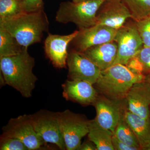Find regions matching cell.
Masks as SVG:
<instances>
[{"instance_id":"cell-14","label":"cell","mask_w":150,"mask_h":150,"mask_svg":"<svg viewBox=\"0 0 150 150\" xmlns=\"http://www.w3.org/2000/svg\"><path fill=\"white\" fill-rule=\"evenodd\" d=\"M124 101L131 112L145 119H150V83L146 81L134 84Z\"/></svg>"},{"instance_id":"cell-20","label":"cell","mask_w":150,"mask_h":150,"mask_svg":"<svg viewBox=\"0 0 150 150\" xmlns=\"http://www.w3.org/2000/svg\"><path fill=\"white\" fill-rule=\"evenodd\" d=\"M113 134L120 141L142 150L136 135L124 118L123 109Z\"/></svg>"},{"instance_id":"cell-6","label":"cell","mask_w":150,"mask_h":150,"mask_svg":"<svg viewBox=\"0 0 150 150\" xmlns=\"http://www.w3.org/2000/svg\"><path fill=\"white\" fill-rule=\"evenodd\" d=\"M114 41L117 43L118 52L113 64L126 65L144 46L134 21L126 22L117 30Z\"/></svg>"},{"instance_id":"cell-3","label":"cell","mask_w":150,"mask_h":150,"mask_svg":"<svg viewBox=\"0 0 150 150\" xmlns=\"http://www.w3.org/2000/svg\"><path fill=\"white\" fill-rule=\"evenodd\" d=\"M145 79V75L135 74L126 65L116 64L101 71L93 86L98 93L122 101L134 84Z\"/></svg>"},{"instance_id":"cell-30","label":"cell","mask_w":150,"mask_h":150,"mask_svg":"<svg viewBox=\"0 0 150 150\" xmlns=\"http://www.w3.org/2000/svg\"><path fill=\"white\" fill-rule=\"evenodd\" d=\"M145 80L150 83V72L145 76Z\"/></svg>"},{"instance_id":"cell-5","label":"cell","mask_w":150,"mask_h":150,"mask_svg":"<svg viewBox=\"0 0 150 150\" xmlns=\"http://www.w3.org/2000/svg\"><path fill=\"white\" fill-rule=\"evenodd\" d=\"M57 115L66 150H78L82 139L88 134L89 120L69 110L57 112Z\"/></svg>"},{"instance_id":"cell-22","label":"cell","mask_w":150,"mask_h":150,"mask_svg":"<svg viewBox=\"0 0 150 150\" xmlns=\"http://www.w3.org/2000/svg\"><path fill=\"white\" fill-rule=\"evenodd\" d=\"M25 0H0V21L4 20L25 11Z\"/></svg>"},{"instance_id":"cell-15","label":"cell","mask_w":150,"mask_h":150,"mask_svg":"<svg viewBox=\"0 0 150 150\" xmlns=\"http://www.w3.org/2000/svg\"><path fill=\"white\" fill-rule=\"evenodd\" d=\"M62 87L66 100L85 106L93 105L99 94L93 84L85 81L67 80Z\"/></svg>"},{"instance_id":"cell-2","label":"cell","mask_w":150,"mask_h":150,"mask_svg":"<svg viewBox=\"0 0 150 150\" xmlns=\"http://www.w3.org/2000/svg\"><path fill=\"white\" fill-rule=\"evenodd\" d=\"M49 23L43 9L24 12L4 20L0 21V26L13 36L23 47L41 41L44 33L48 31Z\"/></svg>"},{"instance_id":"cell-19","label":"cell","mask_w":150,"mask_h":150,"mask_svg":"<svg viewBox=\"0 0 150 150\" xmlns=\"http://www.w3.org/2000/svg\"><path fill=\"white\" fill-rule=\"evenodd\" d=\"M25 48L9 32L0 26V57L17 55Z\"/></svg>"},{"instance_id":"cell-26","label":"cell","mask_w":150,"mask_h":150,"mask_svg":"<svg viewBox=\"0 0 150 150\" xmlns=\"http://www.w3.org/2000/svg\"><path fill=\"white\" fill-rule=\"evenodd\" d=\"M43 0H25V11H34L43 9Z\"/></svg>"},{"instance_id":"cell-24","label":"cell","mask_w":150,"mask_h":150,"mask_svg":"<svg viewBox=\"0 0 150 150\" xmlns=\"http://www.w3.org/2000/svg\"><path fill=\"white\" fill-rule=\"evenodd\" d=\"M1 150H29L25 145L18 139L1 136Z\"/></svg>"},{"instance_id":"cell-25","label":"cell","mask_w":150,"mask_h":150,"mask_svg":"<svg viewBox=\"0 0 150 150\" xmlns=\"http://www.w3.org/2000/svg\"><path fill=\"white\" fill-rule=\"evenodd\" d=\"M141 62L143 68V74L150 72V46H143L135 56Z\"/></svg>"},{"instance_id":"cell-11","label":"cell","mask_w":150,"mask_h":150,"mask_svg":"<svg viewBox=\"0 0 150 150\" xmlns=\"http://www.w3.org/2000/svg\"><path fill=\"white\" fill-rule=\"evenodd\" d=\"M123 100H114L99 94L93 105L96 110V116L95 119L97 122L112 134L123 112Z\"/></svg>"},{"instance_id":"cell-16","label":"cell","mask_w":150,"mask_h":150,"mask_svg":"<svg viewBox=\"0 0 150 150\" xmlns=\"http://www.w3.org/2000/svg\"><path fill=\"white\" fill-rule=\"evenodd\" d=\"M118 46L115 41L93 46L83 52L100 71L113 64L117 57Z\"/></svg>"},{"instance_id":"cell-12","label":"cell","mask_w":150,"mask_h":150,"mask_svg":"<svg viewBox=\"0 0 150 150\" xmlns=\"http://www.w3.org/2000/svg\"><path fill=\"white\" fill-rule=\"evenodd\" d=\"M131 18L129 9L122 0H105L96 14L97 24L118 30Z\"/></svg>"},{"instance_id":"cell-13","label":"cell","mask_w":150,"mask_h":150,"mask_svg":"<svg viewBox=\"0 0 150 150\" xmlns=\"http://www.w3.org/2000/svg\"><path fill=\"white\" fill-rule=\"evenodd\" d=\"M78 32L79 30H76L66 35L48 34L44 41V51L54 67L58 69L67 67L68 47Z\"/></svg>"},{"instance_id":"cell-9","label":"cell","mask_w":150,"mask_h":150,"mask_svg":"<svg viewBox=\"0 0 150 150\" xmlns=\"http://www.w3.org/2000/svg\"><path fill=\"white\" fill-rule=\"evenodd\" d=\"M117 30L98 24L79 29L77 34L71 42L72 49L83 52L93 46L113 41Z\"/></svg>"},{"instance_id":"cell-32","label":"cell","mask_w":150,"mask_h":150,"mask_svg":"<svg viewBox=\"0 0 150 150\" xmlns=\"http://www.w3.org/2000/svg\"><path fill=\"white\" fill-rule=\"evenodd\" d=\"M146 150H150V143L149 145L148 146V148H147Z\"/></svg>"},{"instance_id":"cell-28","label":"cell","mask_w":150,"mask_h":150,"mask_svg":"<svg viewBox=\"0 0 150 150\" xmlns=\"http://www.w3.org/2000/svg\"><path fill=\"white\" fill-rule=\"evenodd\" d=\"M126 66L133 72L143 74V68L142 64L136 57L131 59Z\"/></svg>"},{"instance_id":"cell-8","label":"cell","mask_w":150,"mask_h":150,"mask_svg":"<svg viewBox=\"0 0 150 150\" xmlns=\"http://www.w3.org/2000/svg\"><path fill=\"white\" fill-rule=\"evenodd\" d=\"M31 118L34 130L43 142L54 144L60 149L66 150L57 112L41 110L31 115Z\"/></svg>"},{"instance_id":"cell-4","label":"cell","mask_w":150,"mask_h":150,"mask_svg":"<svg viewBox=\"0 0 150 150\" xmlns=\"http://www.w3.org/2000/svg\"><path fill=\"white\" fill-rule=\"evenodd\" d=\"M105 0H83L79 2H64L60 4L56 20L62 23H73L79 29L97 24L96 14Z\"/></svg>"},{"instance_id":"cell-10","label":"cell","mask_w":150,"mask_h":150,"mask_svg":"<svg viewBox=\"0 0 150 150\" xmlns=\"http://www.w3.org/2000/svg\"><path fill=\"white\" fill-rule=\"evenodd\" d=\"M67 66L69 80L85 81L93 85L101 71L83 52L73 49L69 52Z\"/></svg>"},{"instance_id":"cell-23","label":"cell","mask_w":150,"mask_h":150,"mask_svg":"<svg viewBox=\"0 0 150 150\" xmlns=\"http://www.w3.org/2000/svg\"><path fill=\"white\" fill-rule=\"evenodd\" d=\"M135 22L144 46H150V15Z\"/></svg>"},{"instance_id":"cell-1","label":"cell","mask_w":150,"mask_h":150,"mask_svg":"<svg viewBox=\"0 0 150 150\" xmlns=\"http://www.w3.org/2000/svg\"><path fill=\"white\" fill-rule=\"evenodd\" d=\"M35 59L25 48L19 54L0 57L1 73L6 85L19 92L22 96L29 98L35 88L37 78L33 73Z\"/></svg>"},{"instance_id":"cell-27","label":"cell","mask_w":150,"mask_h":150,"mask_svg":"<svg viewBox=\"0 0 150 150\" xmlns=\"http://www.w3.org/2000/svg\"><path fill=\"white\" fill-rule=\"evenodd\" d=\"M112 141L114 150H140L139 148L130 146L120 141L113 134L112 136Z\"/></svg>"},{"instance_id":"cell-29","label":"cell","mask_w":150,"mask_h":150,"mask_svg":"<svg viewBox=\"0 0 150 150\" xmlns=\"http://www.w3.org/2000/svg\"><path fill=\"white\" fill-rule=\"evenodd\" d=\"M78 150H97V149L96 145L88 139L81 143Z\"/></svg>"},{"instance_id":"cell-18","label":"cell","mask_w":150,"mask_h":150,"mask_svg":"<svg viewBox=\"0 0 150 150\" xmlns=\"http://www.w3.org/2000/svg\"><path fill=\"white\" fill-rule=\"evenodd\" d=\"M113 134L101 127L95 119L89 121L88 139L96 146L97 150H114L112 144Z\"/></svg>"},{"instance_id":"cell-7","label":"cell","mask_w":150,"mask_h":150,"mask_svg":"<svg viewBox=\"0 0 150 150\" xmlns=\"http://www.w3.org/2000/svg\"><path fill=\"white\" fill-rule=\"evenodd\" d=\"M2 131L1 136L18 139L29 150L40 149L46 144L34 130L31 115L25 114L11 118Z\"/></svg>"},{"instance_id":"cell-21","label":"cell","mask_w":150,"mask_h":150,"mask_svg":"<svg viewBox=\"0 0 150 150\" xmlns=\"http://www.w3.org/2000/svg\"><path fill=\"white\" fill-rule=\"evenodd\" d=\"M135 21L150 15V0H122Z\"/></svg>"},{"instance_id":"cell-31","label":"cell","mask_w":150,"mask_h":150,"mask_svg":"<svg viewBox=\"0 0 150 150\" xmlns=\"http://www.w3.org/2000/svg\"><path fill=\"white\" fill-rule=\"evenodd\" d=\"M83 1V0H72V1L75 3H78Z\"/></svg>"},{"instance_id":"cell-17","label":"cell","mask_w":150,"mask_h":150,"mask_svg":"<svg viewBox=\"0 0 150 150\" xmlns=\"http://www.w3.org/2000/svg\"><path fill=\"white\" fill-rule=\"evenodd\" d=\"M123 115L136 135L141 149L146 150L150 143V119H145L131 112L124 101Z\"/></svg>"}]
</instances>
